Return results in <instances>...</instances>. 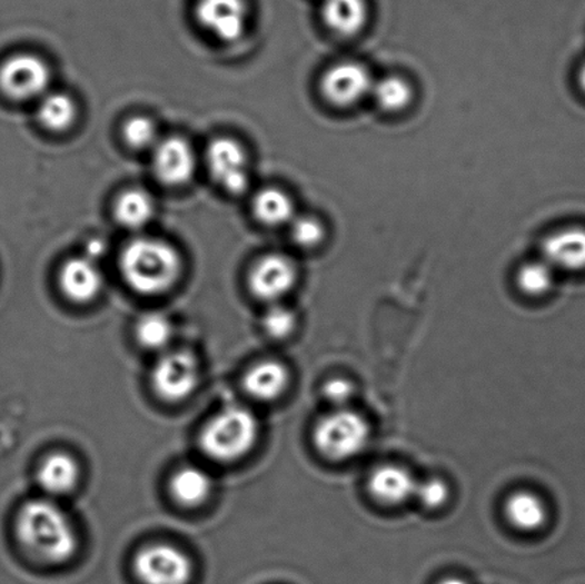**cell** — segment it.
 I'll return each mask as SVG.
<instances>
[{"instance_id":"cell-1","label":"cell","mask_w":585,"mask_h":584,"mask_svg":"<svg viewBox=\"0 0 585 584\" xmlns=\"http://www.w3.org/2000/svg\"><path fill=\"white\" fill-rule=\"evenodd\" d=\"M20 546L38 561L59 565L78 552L79 538L63 508L49 498L24 503L17 517Z\"/></svg>"},{"instance_id":"cell-2","label":"cell","mask_w":585,"mask_h":584,"mask_svg":"<svg viewBox=\"0 0 585 584\" xmlns=\"http://www.w3.org/2000/svg\"><path fill=\"white\" fill-rule=\"evenodd\" d=\"M119 268L130 289L143 296L169 291L180 279L184 260L168 241L136 238L125 246Z\"/></svg>"},{"instance_id":"cell-3","label":"cell","mask_w":585,"mask_h":584,"mask_svg":"<svg viewBox=\"0 0 585 584\" xmlns=\"http://www.w3.org/2000/svg\"><path fill=\"white\" fill-rule=\"evenodd\" d=\"M259 437V422L249 409L227 407L209 420L200 435V449L209 459L230 463L254 449Z\"/></svg>"},{"instance_id":"cell-4","label":"cell","mask_w":585,"mask_h":584,"mask_svg":"<svg viewBox=\"0 0 585 584\" xmlns=\"http://www.w3.org/2000/svg\"><path fill=\"white\" fill-rule=\"evenodd\" d=\"M370 441V425L349 409H336L321 417L315 430L313 442L317 452L331 462L350 461L366 449Z\"/></svg>"},{"instance_id":"cell-5","label":"cell","mask_w":585,"mask_h":584,"mask_svg":"<svg viewBox=\"0 0 585 584\" xmlns=\"http://www.w3.org/2000/svg\"><path fill=\"white\" fill-rule=\"evenodd\" d=\"M52 73L37 55L19 53L0 67V90L13 100L43 98L49 92Z\"/></svg>"},{"instance_id":"cell-6","label":"cell","mask_w":585,"mask_h":584,"mask_svg":"<svg viewBox=\"0 0 585 584\" xmlns=\"http://www.w3.org/2000/svg\"><path fill=\"white\" fill-rule=\"evenodd\" d=\"M133 568L143 584H189L194 577L190 557L170 545L143 547L135 557Z\"/></svg>"},{"instance_id":"cell-7","label":"cell","mask_w":585,"mask_h":584,"mask_svg":"<svg viewBox=\"0 0 585 584\" xmlns=\"http://www.w3.org/2000/svg\"><path fill=\"white\" fill-rule=\"evenodd\" d=\"M200 380L198 359L188 350L169 352L151 372V385L166 402H181L196 390Z\"/></svg>"},{"instance_id":"cell-8","label":"cell","mask_w":585,"mask_h":584,"mask_svg":"<svg viewBox=\"0 0 585 584\" xmlns=\"http://www.w3.org/2000/svg\"><path fill=\"white\" fill-rule=\"evenodd\" d=\"M375 78L366 65L345 60L331 65L320 79L323 98L336 108H351L370 97Z\"/></svg>"},{"instance_id":"cell-9","label":"cell","mask_w":585,"mask_h":584,"mask_svg":"<svg viewBox=\"0 0 585 584\" xmlns=\"http://www.w3.org/2000/svg\"><path fill=\"white\" fill-rule=\"evenodd\" d=\"M206 165L215 182L230 195L245 194L250 185L249 158L237 140L216 138L206 149Z\"/></svg>"},{"instance_id":"cell-10","label":"cell","mask_w":585,"mask_h":584,"mask_svg":"<svg viewBox=\"0 0 585 584\" xmlns=\"http://www.w3.org/2000/svg\"><path fill=\"white\" fill-rule=\"evenodd\" d=\"M297 278L295 261L284 255H267L251 268L249 288L256 299L277 304L295 288Z\"/></svg>"},{"instance_id":"cell-11","label":"cell","mask_w":585,"mask_h":584,"mask_svg":"<svg viewBox=\"0 0 585 584\" xmlns=\"http://www.w3.org/2000/svg\"><path fill=\"white\" fill-rule=\"evenodd\" d=\"M151 168L160 184L166 186L189 184L196 172L195 150L188 140L179 136L160 139L151 149Z\"/></svg>"},{"instance_id":"cell-12","label":"cell","mask_w":585,"mask_h":584,"mask_svg":"<svg viewBox=\"0 0 585 584\" xmlns=\"http://www.w3.org/2000/svg\"><path fill=\"white\" fill-rule=\"evenodd\" d=\"M196 17L216 38L234 42L245 33L247 7L245 0H199Z\"/></svg>"},{"instance_id":"cell-13","label":"cell","mask_w":585,"mask_h":584,"mask_svg":"<svg viewBox=\"0 0 585 584\" xmlns=\"http://www.w3.org/2000/svg\"><path fill=\"white\" fill-rule=\"evenodd\" d=\"M59 286L75 304H89L102 291V271L96 261L79 256L65 261L59 271Z\"/></svg>"},{"instance_id":"cell-14","label":"cell","mask_w":585,"mask_h":584,"mask_svg":"<svg viewBox=\"0 0 585 584\" xmlns=\"http://www.w3.org/2000/svg\"><path fill=\"white\" fill-rule=\"evenodd\" d=\"M543 260L553 269H585V229L578 226L553 231L542 245Z\"/></svg>"},{"instance_id":"cell-15","label":"cell","mask_w":585,"mask_h":584,"mask_svg":"<svg viewBox=\"0 0 585 584\" xmlns=\"http://www.w3.org/2000/svg\"><path fill=\"white\" fill-rule=\"evenodd\" d=\"M418 483L406 467L383 465L368 477V492L385 506H398L415 497Z\"/></svg>"},{"instance_id":"cell-16","label":"cell","mask_w":585,"mask_h":584,"mask_svg":"<svg viewBox=\"0 0 585 584\" xmlns=\"http://www.w3.org/2000/svg\"><path fill=\"white\" fill-rule=\"evenodd\" d=\"M321 17L326 27L341 38L359 34L368 22L367 0H323Z\"/></svg>"},{"instance_id":"cell-17","label":"cell","mask_w":585,"mask_h":584,"mask_svg":"<svg viewBox=\"0 0 585 584\" xmlns=\"http://www.w3.org/2000/svg\"><path fill=\"white\" fill-rule=\"evenodd\" d=\"M78 462L67 453H54L42 462L38 471V483L50 496H67L79 485Z\"/></svg>"},{"instance_id":"cell-18","label":"cell","mask_w":585,"mask_h":584,"mask_svg":"<svg viewBox=\"0 0 585 584\" xmlns=\"http://www.w3.org/2000/svg\"><path fill=\"white\" fill-rule=\"evenodd\" d=\"M245 390L260 402L279 399L289 385V372L279 362L266 360L247 372L244 380Z\"/></svg>"},{"instance_id":"cell-19","label":"cell","mask_w":585,"mask_h":584,"mask_svg":"<svg viewBox=\"0 0 585 584\" xmlns=\"http://www.w3.org/2000/svg\"><path fill=\"white\" fill-rule=\"evenodd\" d=\"M504 512L510 525L522 532H536L546 525L548 518L547 506L542 498L526 491L508 496Z\"/></svg>"},{"instance_id":"cell-20","label":"cell","mask_w":585,"mask_h":584,"mask_svg":"<svg viewBox=\"0 0 585 584\" xmlns=\"http://www.w3.org/2000/svg\"><path fill=\"white\" fill-rule=\"evenodd\" d=\"M214 482L200 467L185 466L170 481V493L179 505L196 507L208 501Z\"/></svg>"},{"instance_id":"cell-21","label":"cell","mask_w":585,"mask_h":584,"mask_svg":"<svg viewBox=\"0 0 585 584\" xmlns=\"http://www.w3.org/2000/svg\"><path fill=\"white\" fill-rule=\"evenodd\" d=\"M254 214L257 220L271 228L290 225L297 216L295 201L285 190L277 188L261 189L256 194Z\"/></svg>"},{"instance_id":"cell-22","label":"cell","mask_w":585,"mask_h":584,"mask_svg":"<svg viewBox=\"0 0 585 584\" xmlns=\"http://www.w3.org/2000/svg\"><path fill=\"white\" fill-rule=\"evenodd\" d=\"M153 215V198L143 189L125 190L115 201V218L126 229H142Z\"/></svg>"},{"instance_id":"cell-23","label":"cell","mask_w":585,"mask_h":584,"mask_svg":"<svg viewBox=\"0 0 585 584\" xmlns=\"http://www.w3.org/2000/svg\"><path fill=\"white\" fill-rule=\"evenodd\" d=\"M78 106L72 97L63 92H48L40 98L38 120L50 132H65L75 123Z\"/></svg>"},{"instance_id":"cell-24","label":"cell","mask_w":585,"mask_h":584,"mask_svg":"<svg viewBox=\"0 0 585 584\" xmlns=\"http://www.w3.org/2000/svg\"><path fill=\"white\" fill-rule=\"evenodd\" d=\"M413 97H415V90L412 83L397 75H388V77L375 80L370 95L378 108L387 113L403 112L412 105Z\"/></svg>"},{"instance_id":"cell-25","label":"cell","mask_w":585,"mask_h":584,"mask_svg":"<svg viewBox=\"0 0 585 584\" xmlns=\"http://www.w3.org/2000/svg\"><path fill=\"white\" fill-rule=\"evenodd\" d=\"M516 281L524 295L542 297L553 288L554 269L546 260H529L519 266Z\"/></svg>"},{"instance_id":"cell-26","label":"cell","mask_w":585,"mask_h":584,"mask_svg":"<svg viewBox=\"0 0 585 584\" xmlns=\"http://www.w3.org/2000/svg\"><path fill=\"white\" fill-rule=\"evenodd\" d=\"M139 344L149 350H161L170 344L173 337V325L168 316L148 314L140 317L136 326Z\"/></svg>"},{"instance_id":"cell-27","label":"cell","mask_w":585,"mask_h":584,"mask_svg":"<svg viewBox=\"0 0 585 584\" xmlns=\"http://www.w3.org/2000/svg\"><path fill=\"white\" fill-rule=\"evenodd\" d=\"M292 244L303 249H315L326 238V228L316 216L297 215L290 224Z\"/></svg>"},{"instance_id":"cell-28","label":"cell","mask_w":585,"mask_h":584,"mask_svg":"<svg viewBox=\"0 0 585 584\" xmlns=\"http://www.w3.org/2000/svg\"><path fill=\"white\" fill-rule=\"evenodd\" d=\"M123 138L132 149H153L159 143L158 128L148 116H133L123 126Z\"/></svg>"},{"instance_id":"cell-29","label":"cell","mask_w":585,"mask_h":584,"mask_svg":"<svg viewBox=\"0 0 585 584\" xmlns=\"http://www.w3.org/2000/svg\"><path fill=\"white\" fill-rule=\"evenodd\" d=\"M297 319L295 311L284 305L274 304L264 316V329L274 339H286L296 329Z\"/></svg>"},{"instance_id":"cell-30","label":"cell","mask_w":585,"mask_h":584,"mask_svg":"<svg viewBox=\"0 0 585 584\" xmlns=\"http://www.w3.org/2000/svg\"><path fill=\"white\" fill-rule=\"evenodd\" d=\"M448 496H450V491H448L447 483L442 479H428L418 483L415 495L420 505L428 511H437V508L446 505Z\"/></svg>"},{"instance_id":"cell-31","label":"cell","mask_w":585,"mask_h":584,"mask_svg":"<svg viewBox=\"0 0 585 584\" xmlns=\"http://www.w3.org/2000/svg\"><path fill=\"white\" fill-rule=\"evenodd\" d=\"M323 396L337 409H346L347 403L355 396V385L345 377H335L323 385Z\"/></svg>"},{"instance_id":"cell-32","label":"cell","mask_w":585,"mask_h":584,"mask_svg":"<svg viewBox=\"0 0 585 584\" xmlns=\"http://www.w3.org/2000/svg\"><path fill=\"white\" fill-rule=\"evenodd\" d=\"M108 254V244L103 239L93 238L86 244V258L96 261Z\"/></svg>"},{"instance_id":"cell-33","label":"cell","mask_w":585,"mask_h":584,"mask_svg":"<svg viewBox=\"0 0 585 584\" xmlns=\"http://www.w3.org/2000/svg\"><path fill=\"white\" fill-rule=\"evenodd\" d=\"M438 584H467V582H464L462 581V578L458 577H447Z\"/></svg>"},{"instance_id":"cell-34","label":"cell","mask_w":585,"mask_h":584,"mask_svg":"<svg viewBox=\"0 0 585 584\" xmlns=\"http://www.w3.org/2000/svg\"><path fill=\"white\" fill-rule=\"evenodd\" d=\"M578 83H579V87H582V89L585 92V63L583 65L582 69H579Z\"/></svg>"}]
</instances>
